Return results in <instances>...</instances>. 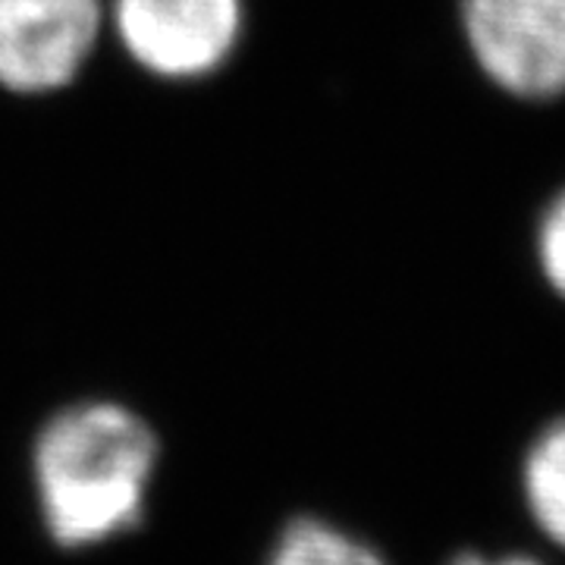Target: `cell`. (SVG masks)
I'll list each match as a JSON object with an SVG mask.
<instances>
[{
  "mask_svg": "<svg viewBox=\"0 0 565 565\" xmlns=\"http://www.w3.org/2000/svg\"><path fill=\"white\" fill-rule=\"evenodd\" d=\"M154 462L151 427L122 405L82 403L54 415L32 456L47 534L82 550L139 525Z\"/></svg>",
  "mask_w": 565,
  "mask_h": 565,
  "instance_id": "obj_1",
  "label": "cell"
},
{
  "mask_svg": "<svg viewBox=\"0 0 565 565\" xmlns=\"http://www.w3.org/2000/svg\"><path fill=\"white\" fill-rule=\"evenodd\" d=\"M468 44L490 79L519 98L565 92V0H465Z\"/></svg>",
  "mask_w": 565,
  "mask_h": 565,
  "instance_id": "obj_2",
  "label": "cell"
},
{
  "mask_svg": "<svg viewBox=\"0 0 565 565\" xmlns=\"http://www.w3.org/2000/svg\"><path fill=\"white\" fill-rule=\"evenodd\" d=\"M126 51L163 79H199L233 54L243 29L239 0H117Z\"/></svg>",
  "mask_w": 565,
  "mask_h": 565,
  "instance_id": "obj_3",
  "label": "cell"
},
{
  "mask_svg": "<svg viewBox=\"0 0 565 565\" xmlns=\"http://www.w3.org/2000/svg\"><path fill=\"white\" fill-rule=\"evenodd\" d=\"M102 22L98 0H0V85L54 92L82 70Z\"/></svg>",
  "mask_w": 565,
  "mask_h": 565,
  "instance_id": "obj_4",
  "label": "cell"
},
{
  "mask_svg": "<svg viewBox=\"0 0 565 565\" xmlns=\"http://www.w3.org/2000/svg\"><path fill=\"white\" fill-rule=\"evenodd\" d=\"M527 503L544 531L565 546V422L534 444L525 465Z\"/></svg>",
  "mask_w": 565,
  "mask_h": 565,
  "instance_id": "obj_5",
  "label": "cell"
},
{
  "mask_svg": "<svg viewBox=\"0 0 565 565\" xmlns=\"http://www.w3.org/2000/svg\"><path fill=\"white\" fill-rule=\"evenodd\" d=\"M267 565H384L371 546L318 519H296L280 534Z\"/></svg>",
  "mask_w": 565,
  "mask_h": 565,
  "instance_id": "obj_6",
  "label": "cell"
},
{
  "mask_svg": "<svg viewBox=\"0 0 565 565\" xmlns=\"http://www.w3.org/2000/svg\"><path fill=\"white\" fill-rule=\"evenodd\" d=\"M537 255L550 286L565 299V192L546 207L537 233Z\"/></svg>",
  "mask_w": 565,
  "mask_h": 565,
  "instance_id": "obj_7",
  "label": "cell"
},
{
  "mask_svg": "<svg viewBox=\"0 0 565 565\" xmlns=\"http://www.w3.org/2000/svg\"><path fill=\"white\" fill-rule=\"evenodd\" d=\"M449 565H537L531 563V559H503V563H487L481 556H459V559H452Z\"/></svg>",
  "mask_w": 565,
  "mask_h": 565,
  "instance_id": "obj_8",
  "label": "cell"
}]
</instances>
